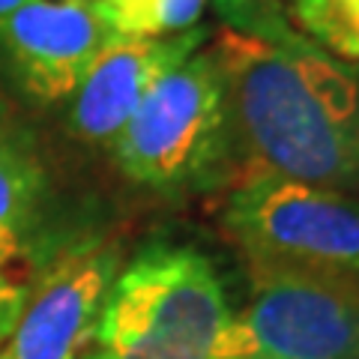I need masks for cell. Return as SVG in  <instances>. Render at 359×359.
Returning a JSON list of instances; mask_svg holds the SVG:
<instances>
[{"label": "cell", "mask_w": 359, "mask_h": 359, "mask_svg": "<svg viewBox=\"0 0 359 359\" xmlns=\"http://www.w3.org/2000/svg\"><path fill=\"white\" fill-rule=\"evenodd\" d=\"M126 36H174L192 30L207 0H102Z\"/></svg>", "instance_id": "cell-11"}, {"label": "cell", "mask_w": 359, "mask_h": 359, "mask_svg": "<svg viewBox=\"0 0 359 359\" xmlns=\"http://www.w3.org/2000/svg\"><path fill=\"white\" fill-rule=\"evenodd\" d=\"M4 332H6V327H4V320H0V339H4Z\"/></svg>", "instance_id": "cell-14"}, {"label": "cell", "mask_w": 359, "mask_h": 359, "mask_svg": "<svg viewBox=\"0 0 359 359\" xmlns=\"http://www.w3.org/2000/svg\"><path fill=\"white\" fill-rule=\"evenodd\" d=\"M117 269V249L105 243L57 257L21 299L0 339V359H81Z\"/></svg>", "instance_id": "cell-6"}, {"label": "cell", "mask_w": 359, "mask_h": 359, "mask_svg": "<svg viewBox=\"0 0 359 359\" xmlns=\"http://www.w3.org/2000/svg\"><path fill=\"white\" fill-rule=\"evenodd\" d=\"M249 278L219 359H359L356 285L273 266H249Z\"/></svg>", "instance_id": "cell-5"}, {"label": "cell", "mask_w": 359, "mask_h": 359, "mask_svg": "<svg viewBox=\"0 0 359 359\" xmlns=\"http://www.w3.org/2000/svg\"><path fill=\"white\" fill-rule=\"evenodd\" d=\"M117 36L102 0H27L0 21V48L39 102L69 99Z\"/></svg>", "instance_id": "cell-7"}, {"label": "cell", "mask_w": 359, "mask_h": 359, "mask_svg": "<svg viewBox=\"0 0 359 359\" xmlns=\"http://www.w3.org/2000/svg\"><path fill=\"white\" fill-rule=\"evenodd\" d=\"M39 174L13 144L0 138V320L9 330L27 287L25 261L39 204Z\"/></svg>", "instance_id": "cell-9"}, {"label": "cell", "mask_w": 359, "mask_h": 359, "mask_svg": "<svg viewBox=\"0 0 359 359\" xmlns=\"http://www.w3.org/2000/svg\"><path fill=\"white\" fill-rule=\"evenodd\" d=\"M219 9L224 15H231V18H249L252 13H257V6H264L269 4V0H216Z\"/></svg>", "instance_id": "cell-12"}, {"label": "cell", "mask_w": 359, "mask_h": 359, "mask_svg": "<svg viewBox=\"0 0 359 359\" xmlns=\"http://www.w3.org/2000/svg\"><path fill=\"white\" fill-rule=\"evenodd\" d=\"M353 66H356V72H359V63H353Z\"/></svg>", "instance_id": "cell-15"}, {"label": "cell", "mask_w": 359, "mask_h": 359, "mask_svg": "<svg viewBox=\"0 0 359 359\" xmlns=\"http://www.w3.org/2000/svg\"><path fill=\"white\" fill-rule=\"evenodd\" d=\"M224 231L249 266L294 269L359 287V195L249 174L224 204Z\"/></svg>", "instance_id": "cell-3"}, {"label": "cell", "mask_w": 359, "mask_h": 359, "mask_svg": "<svg viewBox=\"0 0 359 359\" xmlns=\"http://www.w3.org/2000/svg\"><path fill=\"white\" fill-rule=\"evenodd\" d=\"M207 30L192 27L174 36H120L99 54L84 81L69 96V126L78 138L99 147H114L117 135L168 75L204 45Z\"/></svg>", "instance_id": "cell-8"}, {"label": "cell", "mask_w": 359, "mask_h": 359, "mask_svg": "<svg viewBox=\"0 0 359 359\" xmlns=\"http://www.w3.org/2000/svg\"><path fill=\"white\" fill-rule=\"evenodd\" d=\"M228 147V84L216 51L207 48L156 81L111 150L135 183L177 189L204 177Z\"/></svg>", "instance_id": "cell-4"}, {"label": "cell", "mask_w": 359, "mask_h": 359, "mask_svg": "<svg viewBox=\"0 0 359 359\" xmlns=\"http://www.w3.org/2000/svg\"><path fill=\"white\" fill-rule=\"evenodd\" d=\"M228 318L210 257L153 243L117 269L84 359H219Z\"/></svg>", "instance_id": "cell-2"}, {"label": "cell", "mask_w": 359, "mask_h": 359, "mask_svg": "<svg viewBox=\"0 0 359 359\" xmlns=\"http://www.w3.org/2000/svg\"><path fill=\"white\" fill-rule=\"evenodd\" d=\"M27 0H0V21H4L9 13H15L18 6H25Z\"/></svg>", "instance_id": "cell-13"}, {"label": "cell", "mask_w": 359, "mask_h": 359, "mask_svg": "<svg viewBox=\"0 0 359 359\" xmlns=\"http://www.w3.org/2000/svg\"><path fill=\"white\" fill-rule=\"evenodd\" d=\"M294 18L332 57L359 63V0H294Z\"/></svg>", "instance_id": "cell-10"}, {"label": "cell", "mask_w": 359, "mask_h": 359, "mask_svg": "<svg viewBox=\"0 0 359 359\" xmlns=\"http://www.w3.org/2000/svg\"><path fill=\"white\" fill-rule=\"evenodd\" d=\"M210 48L228 84L231 144L252 162L249 174L359 192L356 66L282 25L224 27Z\"/></svg>", "instance_id": "cell-1"}]
</instances>
